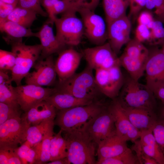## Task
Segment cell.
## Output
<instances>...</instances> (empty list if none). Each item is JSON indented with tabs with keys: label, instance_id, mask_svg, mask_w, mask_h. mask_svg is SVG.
I'll use <instances>...</instances> for the list:
<instances>
[{
	"label": "cell",
	"instance_id": "cell-43",
	"mask_svg": "<svg viewBox=\"0 0 164 164\" xmlns=\"http://www.w3.org/2000/svg\"><path fill=\"white\" fill-rule=\"evenodd\" d=\"M17 5V2L10 4L0 0V25L7 20L8 16Z\"/></svg>",
	"mask_w": 164,
	"mask_h": 164
},
{
	"label": "cell",
	"instance_id": "cell-12",
	"mask_svg": "<svg viewBox=\"0 0 164 164\" xmlns=\"http://www.w3.org/2000/svg\"><path fill=\"white\" fill-rule=\"evenodd\" d=\"M82 54L87 65L93 70L108 69L115 66H121L119 57L108 42L85 49Z\"/></svg>",
	"mask_w": 164,
	"mask_h": 164
},
{
	"label": "cell",
	"instance_id": "cell-24",
	"mask_svg": "<svg viewBox=\"0 0 164 164\" xmlns=\"http://www.w3.org/2000/svg\"><path fill=\"white\" fill-rule=\"evenodd\" d=\"M1 32L5 33L10 38L5 39L8 44L22 40L25 37H38V33L34 32L30 28H26L16 22L7 20L0 25Z\"/></svg>",
	"mask_w": 164,
	"mask_h": 164
},
{
	"label": "cell",
	"instance_id": "cell-49",
	"mask_svg": "<svg viewBox=\"0 0 164 164\" xmlns=\"http://www.w3.org/2000/svg\"><path fill=\"white\" fill-rule=\"evenodd\" d=\"M12 82L11 77H9L7 71L0 70V84L11 83Z\"/></svg>",
	"mask_w": 164,
	"mask_h": 164
},
{
	"label": "cell",
	"instance_id": "cell-15",
	"mask_svg": "<svg viewBox=\"0 0 164 164\" xmlns=\"http://www.w3.org/2000/svg\"><path fill=\"white\" fill-rule=\"evenodd\" d=\"M114 120L116 134L126 141L134 142L140 137L141 131L134 126L116 98L108 107Z\"/></svg>",
	"mask_w": 164,
	"mask_h": 164
},
{
	"label": "cell",
	"instance_id": "cell-7",
	"mask_svg": "<svg viewBox=\"0 0 164 164\" xmlns=\"http://www.w3.org/2000/svg\"><path fill=\"white\" fill-rule=\"evenodd\" d=\"M84 27V33L92 43L99 46L105 43L108 39V28L103 18L94 10L86 7L79 9Z\"/></svg>",
	"mask_w": 164,
	"mask_h": 164
},
{
	"label": "cell",
	"instance_id": "cell-17",
	"mask_svg": "<svg viewBox=\"0 0 164 164\" xmlns=\"http://www.w3.org/2000/svg\"><path fill=\"white\" fill-rule=\"evenodd\" d=\"M83 56L82 53L72 48L65 49L59 53L55 63L58 83L63 82L75 73Z\"/></svg>",
	"mask_w": 164,
	"mask_h": 164
},
{
	"label": "cell",
	"instance_id": "cell-25",
	"mask_svg": "<svg viewBox=\"0 0 164 164\" xmlns=\"http://www.w3.org/2000/svg\"><path fill=\"white\" fill-rule=\"evenodd\" d=\"M147 58L131 57L124 53L119 57L121 66L126 70L131 78L138 81L144 75Z\"/></svg>",
	"mask_w": 164,
	"mask_h": 164
},
{
	"label": "cell",
	"instance_id": "cell-16",
	"mask_svg": "<svg viewBox=\"0 0 164 164\" xmlns=\"http://www.w3.org/2000/svg\"><path fill=\"white\" fill-rule=\"evenodd\" d=\"M131 23L126 15L116 19L107 25L108 43L117 54L131 40Z\"/></svg>",
	"mask_w": 164,
	"mask_h": 164
},
{
	"label": "cell",
	"instance_id": "cell-48",
	"mask_svg": "<svg viewBox=\"0 0 164 164\" xmlns=\"http://www.w3.org/2000/svg\"><path fill=\"white\" fill-rule=\"evenodd\" d=\"M81 6L87 7L86 1L87 0H72ZM100 0H90V6L91 9L94 10L96 8Z\"/></svg>",
	"mask_w": 164,
	"mask_h": 164
},
{
	"label": "cell",
	"instance_id": "cell-1",
	"mask_svg": "<svg viewBox=\"0 0 164 164\" xmlns=\"http://www.w3.org/2000/svg\"><path fill=\"white\" fill-rule=\"evenodd\" d=\"M62 133L67 141V158L70 164H96V145L83 127Z\"/></svg>",
	"mask_w": 164,
	"mask_h": 164
},
{
	"label": "cell",
	"instance_id": "cell-50",
	"mask_svg": "<svg viewBox=\"0 0 164 164\" xmlns=\"http://www.w3.org/2000/svg\"><path fill=\"white\" fill-rule=\"evenodd\" d=\"M155 97L161 101L164 104V87L158 89L154 93Z\"/></svg>",
	"mask_w": 164,
	"mask_h": 164
},
{
	"label": "cell",
	"instance_id": "cell-6",
	"mask_svg": "<svg viewBox=\"0 0 164 164\" xmlns=\"http://www.w3.org/2000/svg\"><path fill=\"white\" fill-rule=\"evenodd\" d=\"M77 11L72 10L55 18L54 23L56 29V37L63 44L77 46L80 43L84 33L82 21L76 15Z\"/></svg>",
	"mask_w": 164,
	"mask_h": 164
},
{
	"label": "cell",
	"instance_id": "cell-40",
	"mask_svg": "<svg viewBox=\"0 0 164 164\" xmlns=\"http://www.w3.org/2000/svg\"><path fill=\"white\" fill-rule=\"evenodd\" d=\"M41 0H17V6L31 10L43 17L48 16L46 12L42 9L40 4Z\"/></svg>",
	"mask_w": 164,
	"mask_h": 164
},
{
	"label": "cell",
	"instance_id": "cell-22",
	"mask_svg": "<svg viewBox=\"0 0 164 164\" xmlns=\"http://www.w3.org/2000/svg\"><path fill=\"white\" fill-rule=\"evenodd\" d=\"M122 107L131 123L140 131L152 129L157 119L154 111L143 109Z\"/></svg>",
	"mask_w": 164,
	"mask_h": 164
},
{
	"label": "cell",
	"instance_id": "cell-9",
	"mask_svg": "<svg viewBox=\"0 0 164 164\" xmlns=\"http://www.w3.org/2000/svg\"><path fill=\"white\" fill-rule=\"evenodd\" d=\"M29 127L22 118L9 119L0 125V148H18L26 141Z\"/></svg>",
	"mask_w": 164,
	"mask_h": 164
},
{
	"label": "cell",
	"instance_id": "cell-14",
	"mask_svg": "<svg viewBox=\"0 0 164 164\" xmlns=\"http://www.w3.org/2000/svg\"><path fill=\"white\" fill-rule=\"evenodd\" d=\"M19 104L25 112L38 103L45 100L56 91L55 88L44 87L32 84L14 87Z\"/></svg>",
	"mask_w": 164,
	"mask_h": 164
},
{
	"label": "cell",
	"instance_id": "cell-20",
	"mask_svg": "<svg viewBox=\"0 0 164 164\" xmlns=\"http://www.w3.org/2000/svg\"><path fill=\"white\" fill-rule=\"evenodd\" d=\"M97 146V160L120 155L128 148L126 141L117 135L116 131Z\"/></svg>",
	"mask_w": 164,
	"mask_h": 164
},
{
	"label": "cell",
	"instance_id": "cell-47",
	"mask_svg": "<svg viewBox=\"0 0 164 164\" xmlns=\"http://www.w3.org/2000/svg\"><path fill=\"white\" fill-rule=\"evenodd\" d=\"M139 164H158L157 162L152 157L143 152L138 150H134Z\"/></svg>",
	"mask_w": 164,
	"mask_h": 164
},
{
	"label": "cell",
	"instance_id": "cell-51",
	"mask_svg": "<svg viewBox=\"0 0 164 164\" xmlns=\"http://www.w3.org/2000/svg\"><path fill=\"white\" fill-rule=\"evenodd\" d=\"M47 164H70L67 157L60 159L50 161L47 163Z\"/></svg>",
	"mask_w": 164,
	"mask_h": 164
},
{
	"label": "cell",
	"instance_id": "cell-36",
	"mask_svg": "<svg viewBox=\"0 0 164 164\" xmlns=\"http://www.w3.org/2000/svg\"><path fill=\"white\" fill-rule=\"evenodd\" d=\"M164 24L155 19L151 28V36L149 43L154 46H161L164 41Z\"/></svg>",
	"mask_w": 164,
	"mask_h": 164
},
{
	"label": "cell",
	"instance_id": "cell-52",
	"mask_svg": "<svg viewBox=\"0 0 164 164\" xmlns=\"http://www.w3.org/2000/svg\"><path fill=\"white\" fill-rule=\"evenodd\" d=\"M2 2L8 4H13L17 2V0H0Z\"/></svg>",
	"mask_w": 164,
	"mask_h": 164
},
{
	"label": "cell",
	"instance_id": "cell-21",
	"mask_svg": "<svg viewBox=\"0 0 164 164\" xmlns=\"http://www.w3.org/2000/svg\"><path fill=\"white\" fill-rule=\"evenodd\" d=\"M56 109L45 100L31 108L22 117L30 126L38 125L48 120H54L56 116Z\"/></svg>",
	"mask_w": 164,
	"mask_h": 164
},
{
	"label": "cell",
	"instance_id": "cell-38",
	"mask_svg": "<svg viewBox=\"0 0 164 164\" xmlns=\"http://www.w3.org/2000/svg\"><path fill=\"white\" fill-rule=\"evenodd\" d=\"M20 109L0 102V125L9 119L20 117Z\"/></svg>",
	"mask_w": 164,
	"mask_h": 164
},
{
	"label": "cell",
	"instance_id": "cell-39",
	"mask_svg": "<svg viewBox=\"0 0 164 164\" xmlns=\"http://www.w3.org/2000/svg\"><path fill=\"white\" fill-rule=\"evenodd\" d=\"M15 57L12 51L0 50V70L11 71L15 63Z\"/></svg>",
	"mask_w": 164,
	"mask_h": 164
},
{
	"label": "cell",
	"instance_id": "cell-10",
	"mask_svg": "<svg viewBox=\"0 0 164 164\" xmlns=\"http://www.w3.org/2000/svg\"><path fill=\"white\" fill-rule=\"evenodd\" d=\"M145 72V85L153 94L164 87V55L157 46L149 50Z\"/></svg>",
	"mask_w": 164,
	"mask_h": 164
},
{
	"label": "cell",
	"instance_id": "cell-29",
	"mask_svg": "<svg viewBox=\"0 0 164 164\" xmlns=\"http://www.w3.org/2000/svg\"><path fill=\"white\" fill-rule=\"evenodd\" d=\"M36 15V13L31 10L17 6L8 16L7 20L30 28L37 19Z\"/></svg>",
	"mask_w": 164,
	"mask_h": 164
},
{
	"label": "cell",
	"instance_id": "cell-33",
	"mask_svg": "<svg viewBox=\"0 0 164 164\" xmlns=\"http://www.w3.org/2000/svg\"><path fill=\"white\" fill-rule=\"evenodd\" d=\"M123 53L131 57L146 58L149 54V50L143 43L135 39H131L127 44Z\"/></svg>",
	"mask_w": 164,
	"mask_h": 164
},
{
	"label": "cell",
	"instance_id": "cell-28",
	"mask_svg": "<svg viewBox=\"0 0 164 164\" xmlns=\"http://www.w3.org/2000/svg\"><path fill=\"white\" fill-rule=\"evenodd\" d=\"M60 129L57 134L53 135L50 142V161L67 157V147L66 140L62 136Z\"/></svg>",
	"mask_w": 164,
	"mask_h": 164
},
{
	"label": "cell",
	"instance_id": "cell-30",
	"mask_svg": "<svg viewBox=\"0 0 164 164\" xmlns=\"http://www.w3.org/2000/svg\"><path fill=\"white\" fill-rule=\"evenodd\" d=\"M54 124L53 120H48L29 126L27 131L26 141L32 145L40 142L50 128Z\"/></svg>",
	"mask_w": 164,
	"mask_h": 164
},
{
	"label": "cell",
	"instance_id": "cell-26",
	"mask_svg": "<svg viewBox=\"0 0 164 164\" xmlns=\"http://www.w3.org/2000/svg\"><path fill=\"white\" fill-rule=\"evenodd\" d=\"M107 26L112 21L126 15L129 0H103Z\"/></svg>",
	"mask_w": 164,
	"mask_h": 164
},
{
	"label": "cell",
	"instance_id": "cell-55",
	"mask_svg": "<svg viewBox=\"0 0 164 164\" xmlns=\"http://www.w3.org/2000/svg\"><path fill=\"white\" fill-rule=\"evenodd\" d=\"M162 151H163V155H164V148L163 149H162Z\"/></svg>",
	"mask_w": 164,
	"mask_h": 164
},
{
	"label": "cell",
	"instance_id": "cell-41",
	"mask_svg": "<svg viewBox=\"0 0 164 164\" xmlns=\"http://www.w3.org/2000/svg\"><path fill=\"white\" fill-rule=\"evenodd\" d=\"M153 134L158 145L162 149L164 148V120H158L152 128Z\"/></svg>",
	"mask_w": 164,
	"mask_h": 164
},
{
	"label": "cell",
	"instance_id": "cell-19",
	"mask_svg": "<svg viewBox=\"0 0 164 164\" xmlns=\"http://www.w3.org/2000/svg\"><path fill=\"white\" fill-rule=\"evenodd\" d=\"M49 21L44 23L37 32L38 37L40 42L42 51L39 58L43 59L53 53H60L66 46L62 44L54 35Z\"/></svg>",
	"mask_w": 164,
	"mask_h": 164
},
{
	"label": "cell",
	"instance_id": "cell-27",
	"mask_svg": "<svg viewBox=\"0 0 164 164\" xmlns=\"http://www.w3.org/2000/svg\"><path fill=\"white\" fill-rule=\"evenodd\" d=\"M54 125L50 128L42 141L34 145L36 152L35 164H46L50 161V144L51 138L54 135Z\"/></svg>",
	"mask_w": 164,
	"mask_h": 164
},
{
	"label": "cell",
	"instance_id": "cell-54",
	"mask_svg": "<svg viewBox=\"0 0 164 164\" xmlns=\"http://www.w3.org/2000/svg\"><path fill=\"white\" fill-rule=\"evenodd\" d=\"M161 49L164 55V41L162 43V44L161 45Z\"/></svg>",
	"mask_w": 164,
	"mask_h": 164
},
{
	"label": "cell",
	"instance_id": "cell-34",
	"mask_svg": "<svg viewBox=\"0 0 164 164\" xmlns=\"http://www.w3.org/2000/svg\"><path fill=\"white\" fill-rule=\"evenodd\" d=\"M18 153L22 164H35L36 152L34 145L26 141L18 147Z\"/></svg>",
	"mask_w": 164,
	"mask_h": 164
},
{
	"label": "cell",
	"instance_id": "cell-18",
	"mask_svg": "<svg viewBox=\"0 0 164 164\" xmlns=\"http://www.w3.org/2000/svg\"><path fill=\"white\" fill-rule=\"evenodd\" d=\"M139 138L133 142L132 150L140 151L154 159L158 164H164L162 149L157 143L152 129L141 131Z\"/></svg>",
	"mask_w": 164,
	"mask_h": 164
},
{
	"label": "cell",
	"instance_id": "cell-3",
	"mask_svg": "<svg viewBox=\"0 0 164 164\" xmlns=\"http://www.w3.org/2000/svg\"><path fill=\"white\" fill-rule=\"evenodd\" d=\"M117 99L124 107L141 108L154 111L156 103L154 94L146 85L129 76L125 79Z\"/></svg>",
	"mask_w": 164,
	"mask_h": 164
},
{
	"label": "cell",
	"instance_id": "cell-45",
	"mask_svg": "<svg viewBox=\"0 0 164 164\" xmlns=\"http://www.w3.org/2000/svg\"><path fill=\"white\" fill-rule=\"evenodd\" d=\"M147 0H129V16L134 18L137 16L141 10L145 7Z\"/></svg>",
	"mask_w": 164,
	"mask_h": 164
},
{
	"label": "cell",
	"instance_id": "cell-5",
	"mask_svg": "<svg viewBox=\"0 0 164 164\" xmlns=\"http://www.w3.org/2000/svg\"><path fill=\"white\" fill-rule=\"evenodd\" d=\"M11 45V51L16 59L15 64L11 71V80L19 86L39 58L42 47L40 44L26 45L22 40L14 42Z\"/></svg>",
	"mask_w": 164,
	"mask_h": 164
},
{
	"label": "cell",
	"instance_id": "cell-53",
	"mask_svg": "<svg viewBox=\"0 0 164 164\" xmlns=\"http://www.w3.org/2000/svg\"><path fill=\"white\" fill-rule=\"evenodd\" d=\"M161 115L162 118V119L164 120V104L161 110Z\"/></svg>",
	"mask_w": 164,
	"mask_h": 164
},
{
	"label": "cell",
	"instance_id": "cell-35",
	"mask_svg": "<svg viewBox=\"0 0 164 164\" xmlns=\"http://www.w3.org/2000/svg\"><path fill=\"white\" fill-rule=\"evenodd\" d=\"M18 148H0V164H22Z\"/></svg>",
	"mask_w": 164,
	"mask_h": 164
},
{
	"label": "cell",
	"instance_id": "cell-37",
	"mask_svg": "<svg viewBox=\"0 0 164 164\" xmlns=\"http://www.w3.org/2000/svg\"><path fill=\"white\" fill-rule=\"evenodd\" d=\"M145 7L164 24V0H147Z\"/></svg>",
	"mask_w": 164,
	"mask_h": 164
},
{
	"label": "cell",
	"instance_id": "cell-32",
	"mask_svg": "<svg viewBox=\"0 0 164 164\" xmlns=\"http://www.w3.org/2000/svg\"><path fill=\"white\" fill-rule=\"evenodd\" d=\"M0 102L20 108L14 87L11 83L0 84Z\"/></svg>",
	"mask_w": 164,
	"mask_h": 164
},
{
	"label": "cell",
	"instance_id": "cell-8",
	"mask_svg": "<svg viewBox=\"0 0 164 164\" xmlns=\"http://www.w3.org/2000/svg\"><path fill=\"white\" fill-rule=\"evenodd\" d=\"M120 66L95 70L96 84L102 94L113 100L119 95L125 81Z\"/></svg>",
	"mask_w": 164,
	"mask_h": 164
},
{
	"label": "cell",
	"instance_id": "cell-46",
	"mask_svg": "<svg viewBox=\"0 0 164 164\" xmlns=\"http://www.w3.org/2000/svg\"><path fill=\"white\" fill-rule=\"evenodd\" d=\"M57 0H42V4L45 9L50 19V22L54 23L56 16L54 14V5Z\"/></svg>",
	"mask_w": 164,
	"mask_h": 164
},
{
	"label": "cell",
	"instance_id": "cell-11",
	"mask_svg": "<svg viewBox=\"0 0 164 164\" xmlns=\"http://www.w3.org/2000/svg\"><path fill=\"white\" fill-rule=\"evenodd\" d=\"M83 128L97 145L115 132L113 118L106 107L91 118Z\"/></svg>",
	"mask_w": 164,
	"mask_h": 164
},
{
	"label": "cell",
	"instance_id": "cell-42",
	"mask_svg": "<svg viewBox=\"0 0 164 164\" xmlns=\"http://www.w3.org/2000/svg\"><path fill=\"white\" fill-rule=\"evenodd\" d=\"M151 36V29L144 25L138 24L135 31V39L143 43H148Z\"/></svg>",
	"mask_w": 164,
	"mask_h": 164
},
{
	"label": "cell",
	"instance_id": "cell-44",
	"mask_svg": "<svg viewBox=\"0 0 164 164\" xmlns=\"http://www.w3.org/2000/svg\"><path fill=\"white\" fill-rule=\"evenodd\" d=\"M155 20L152 13L147 10L140 13L138 17L137 21L138 24L146 26L151 29Z\"/></svg>",
	"mask_w": 164,
	"mask_h": 164
},
{
	"label": "cell",
	"instance_id": "cell-2",
	"mask_svg": "<svg viewBox=\"0 0 164 164\" xmlns=\"http://www.w3.org/2000/svg\"><path fill=\"white\" fill-rule=\"evenodd\" d=\"M93 70L88 65L81 72L75 73L55 87L56 90L71 94L77 98L99 101L98 98L103 95L95 82Z\"/></svg>",
	"mask_w": 164,
	"mask_h": 164
},
{
	"label": "cell",
	"instance_id": "cell-23",
	"mask_svg": "<svg viewBox=\"0 0 164 164\" xmlns=\"http://www.w3.org/2000/svg\"><path fill=\"white\" fill-rule=\"evenodd\" d=\"M56 109L62 110L75 107L90 104L92 101L81 99L71 94L56 91L45 100Z\"/></svg>",
	"mask_w": 164,
	"mask_h": 164
},
{
	"label": "cell",
	"instance_id": "cell-31",
	"mask_svg": "<svg viewBox=\"0 0 164 164\" xmlns=\"http://www.w3.org/2000/svg\"><path fill=\"white\" fill-rule=\"evenodd\" d=\"M97 164H138L139 162L132 150L128 148L125 152L117 156L100 159Z\"/></svg>",
	"mask_w": 164,
	"mask_h": 164
},
{
	"label": "cell",
	"instance_id": "cell-4",
	"mask_svg": "<svg viewBox=\"0 0 164 164\" xmlns=\"http://www.w3.org/2000/svg\"><path fill=\"white\" fill-rule=\"evenodd\" d=\"M105 108L101 102L97 101L88 105L59 110L56 113L54 123L63 131L81 128Z\"/></svg>",
	"mask_w": 164,
	"mask_h": 164
},
{
	"label": "cell",
	"instance_id": "cell-13",
	"mask_svg": "<svg viewBox=\"0 0 164 164\" xmlns=\"http://www.w3.org/2000/svg\"><path fill=\"white\" fill-rule=\"evenodd\" d=\"M33 67L34 70L25 77L26 84L43 87L55 84L57 74L52 55L44 59L39 58Z\"/></svg>",
	"mask_w": 164,
	"mask_h": 164
}]
</instances>
